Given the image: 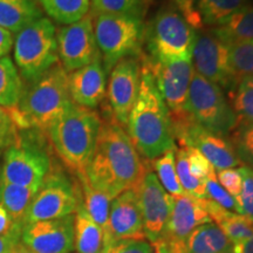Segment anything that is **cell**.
<instances>
[{"mask_svg":"<svg viewBox=\"0 0 253 253\" xmlns=\"http://www.w3.org/2000/svg\"><path fill=\"white\" fill-rule=\"evenodd\" d=\"M145 169L123 126L115 119L101 122L93 156L86 170L91 186L113 201L126 190L135 189Z\"/></svg>","mask_w":253,"mask_h":253,"instance_id":"obj_1","label":"cell"},{"mask_svg":"<svg viewBox=\"0 0 253 253\" xmlns=\"http://www.w3.org/2000/svg\"><path fill=\"white\" fill-rule=\"evenodd\" d=\"M126 126L132 144L145 160L155 161L176 148L170 114L144 63L137 99L129 114Z\"/></svg>","mask_w":253,"mask_h":253,"instance_id":"obj_2","label":"cell"},{"mask_svg":"<svg viewBox=\"0 0 253 253\" xmlns=\"http://www.w3.org/2000/svg\"><path fill=\"white\" fill-rule=\"evenodd\" d=\"M102 120L94 109L73 102L48 129L50 143L63 164L74 173L86 172Z\"/></svg>","mask_w":253,"mask_h":253,"instance_id":"obj_3","label":"cell"},{"mask_svg":"<svg viewBox=\"0 0 253 253\" xmlns=\"http://www.w3.org/2000/svg\"><path fill=\"white\" fill-rule=\"evenodd\" d=\"M69 74L56 63L25 88L18 103L30 128L48 131L73 103L69 95Z\"/></svg>","mask_w":253,"mask_h":253,"instance_id":"obj_4","label":"cell"},{"mask_svg":"<svg viewBox=\"0 0 253 253\" xmlns=\"http://www.w3.org/2000/svg\"><path fill=\"white\" fill-rule=\"evenodd\" d=\"M13 58L21 78L30 84L59 62L56 28L49 18L41 17L17 33Z\"/></svg>","mask_w":253,"mask_h":253,"instance_id":"obj_5","label":"cell"},{"mask_svg":"<svg viewBox=\"0 0 253 253\" xmlns=\"http://www.w3.org/2000/svg\"><path fill=\"white\" fill-rule=\"evenodd\" d=\"M144 34L151 59L191 61L196 31L177 9H160L144 28Z\"/></svg>","mask_w":253,"mask_h":253,"instance_id":"obj_6","label":"cell"},{"mask_svg":"<svg viewBox=\"0 0 253 253\" xmlns=\"http://www.w3.org/2000/svg\"><path fill=\"white\" fill-rule=\"evenodd\" d=\"M94 34L106 73L120 60L140 54L144 34L142 19L121 14H96Z\"/></svg>","mask_w":253,"mask_h":253,"instance_id":"obj_7","label":"cell"},{"mask_svg":"<svg viewBox=\"0 0 253 253\" xmlns=\"http://www.w3.org/2000/svg\"><path fill=\"white\" fill-rule=\"evenodd\" d=\"M188 110L195 123L220 136L232 132L239 122L221 88L196 72L189 88Z\"/></svg>","mask_w":253,"mask_h":253,"instance_id":"obj_8","label":"cell"},{"mask_svg":"<svg viewBox=\"0 0 253 253\" xmlns=\"http://www.w3.org/2000/svg\"><path fill=\"white\" fill-rule=\"evenodd\" d=\"M157 90L166 103L173 129L192 121L188 110L189 88L194 75L192 61H160L145 59Z\"/></svg>","mask_w":253,"mask_h":253,"instance_id":"obj_9","label":"cell"},{"mask_svg":"<svg viewBox=\"0 0 253 253\" xmlns=\"http://www.w3.org/2000/svg\"><path fill=\"white\" fill-rule=\"evenodd\" d=\"M47 151L30 135L20 136L4 151L1 181L27 188H40L50 170Z\"/></svg>","mask_w":253,"mask_h":253,"instance_id":"obj_10","label":"cell"},{"mask_svg":"<svg viewBox=\"0 0 253 253\" xmlns=\"http://www.w3.org/2000/svg\"><path fill=\"white\" fill-rule=\"evenodd\" d=\"M80 205V188L73 184L61 170L50 168L28 209L26 225L74 214Z\"/></svg>","mask_w":253,"mask_h":253,"instance_id":"obj_11","label":"cell"},{"mask_svg":"<svg viewBox=\"0 0 253 253\" xmlns=\"http://www.w3.org/2000/svg\"><path fill=\"white\" fill-rule=\"evenodd\" d=\"M56 41L59 59L67 73L78 71L101 56L95 40L93 17L89 14L78 23L60 28Z\"/></svg>","mask_w":253,"mask_h":253,"instance_id":"obj_12","label":"cell"},{"mask_svg":"<svg viewBox=\"0 0 253 253\" xmlns=\"http://www.w3.org/2000/svg\"><path fill=\"white\" fill-rule=\"evenodd\" d=\"M134 190L137 194L145 237L153 243L160 238L166 227L172 210L173 197L166 191L156 173L148 168Z\"/></svg>","mask_w":253,"mask_h":253,"instance_id":"obj_13","label":"cell"},{"mask_svg":"<svg viewBox=\"0 0 253 253\" xmlns=\"http://www.w3.org/2000/svg\"><path fill=\"white\" fill-rule=\"evenodd\" d=\"M192 66L196 73L220 88H230L235 84L230 67L229 46L212 32L196 33Z\"/></svg>","mask_w":253,"mask_h":253,"instance_id":"obj_14","label":"cell"},{"mask_svg":"<svg viewBox=\"0 0 253 253\" xmlns=\"http://www.w3.org/2000/svg\"><path fill=\"white\" fill-rule=\"evenodd\" d=\"M74 214L27 224L21 232L20 243L33 253L73 252Z\"/></svg>","mask_w":253,"mask_h":253,"instance_id":"obj_15","label":"cell"},{"mask_svg":"<svg viewBox=\"0 0 253 253\" xmlns=\"http://www.w3.org/2000/svg\"><path fill=\"white\" fill-rule=\"evenodd\" d=\"M141 66L136 56L120 60L110 71L107 87V97L114 119L121 126H126L138 95L141 80Z\"/></svg>","mask_w":253,"mask_h":253,"instance_id":"obj_16","label":"cell"},{"mask_svg":"<svg viewBox=\"0 0 253 253\" xmlns=\"http://www.w3.org/2000/svg\"><path fill=\"white\" fill-rule=\"evenodd\" d=\"M173 136L179 141L182 147L197 149L216 171L243 166L231 141L226 140L225 136L217 135L202 128L194 122V120L175 129Z\"/></svg>","mask_w":253,"mask_h":253,"instance_id":"obj_17","label":"cell"},{"mask_svg":"<svg viewBox=\"0 0 253 253\" xmlns=\"http://www.w3.org/2000/svg\"><path fill=\"white\" fill-rule=\"evenodd\" d=\"M121 239H147L134 189L123 191L110 203L109 217L103 229V249Z\"/></svg>","mask_w":253,"mask_h":253,"instance_id":"obj_18","label":"cell"},{"mask_svg":"<svg viewBox=\"0 0 253 253\" xmlns=\"http://www.w3.org/2000/svg\"><path fill=\"white\" fill-rule=\"evenodd\" d=\"M204 205V198H195L190 195L173 197L171 213L160 238L177 243H185L196 227L211 223Z\"/></svg>","mask_w":253,"mask_h":253,"instance_id":"obj_19","label":"cell"},{"mask_svg":"<svg viewBox=\"0 0 253 253\" xmlns=\"http://www.w3.org/2000/svg\"><path fill=\"white\" fill-rule=\"evenodd\" d=\"M69 95L75 104L94 109L100 106L107 94V73L102 58L72 72L68 78Z\"/></svg>","mask_w":253,"mask_h":253,"instance_id":"obj_20","label":"cell"},{"mask_svg":"<svg viewBox=\"0 0 253 253\" xmlns=\"http://www.w3.org/2000/svg\"><path fill=\"white\" fill-rule=\"evenodd\" d=\"M39 188H27L17 184L0 182V204L7 211L15 230L23 232L32 201Z\"/></svg>","mask_w":253,"mask_h":253,"instance_id":"obj_21","label":"cell"},{"mask_svg":"<svg viewBox=\"0 0 253 253\" xmlns=\"http://www.w3.org/2000/svg\"><path fill=\"white\" fill-rule=\"evenodd\" d=\"M186 253H233V243L216 223L196 227L185 240Z\"/></svg>","mask_w":253,"mask_h":253,"instance_id":"obj_22","label":"cell"},{"mask_svg":"<svg viewBox=\"0 0 253 253\" xmlns=\"http://www.w3.org/2000/svg\"><path fill=\"white\" fill-rule=\"evenodd\" d=\"M42 17V11L36 1L31 0H0V27L12 33Z\"/></svg>","mask_w":253,"mask_h":253,"instance_id":"obj_23","label":"cell"},{"mask_svg":"<svg viewBox=\"0 0 253 253\" xmlns=\"http://www.w3.org/2000/svg\"><path fill=\"white\" fill-rule=\"evenodd\" d=\"M74 250L78 253H102L103 231L82 204L74 214Z\"/></svg>","mask_w":253,"mask_h":253,"instance_id":"obj_24","label":"cell"},{"mask_svg":"<svg viewBox=\"0 0 253 253\" xmlns=\"http://www.w3.org/2000/svg\"><path fill=\"white\" fill-rule=\"evenodd\" d=\"M79 179V188L81 192V204L87 213L101 229H104L109 217V209L112 199L103 192L91 186L86 172L75 173Z\"/></svg>","mask_w":253,"mask_h":253,"instance_id":"obj_25","label":"cell"},{"mask_svg":"<svg viewBox=\"0 0 253 253\" xmlns=\"http://www.w3.org/2000/svg\"><path fill=\"white\" fill-rule=\"evenodd\" d=\"M212 33L226 45L237 41L253 40V6L246 5L231 17Z\"/></svg>","mask_w":253,"mask_h":253,"instance_id":"obj_26","label":"cell"},{"mask_svg":"<svg viewBox=\"0 0 253 253\" xmlns=\"http://www.w3.org/2000/svg\"><path fill=\"white\" fill-rule=\"evenodd\" d=\"M24 90L23 78L12 59L0 58V107L6 109L17 107Z\"/></svg>","mask_w":253,"mask_h":253,"instance_id":"obj_27","label":"cell"},{"mask_svg":"<svg viewBox=\"0 0 253 253\" xmlns=\"http://www.w3.org/2000/svg\"><path fill=\"white\" fill-rule=\"evenodd\" d=\"M202 24L219 27L237 11L249 5V0H192Z\"/></svg>","mask_w":253,"mask_h":253,"instance_id":"obj_28","label":"cell"},{"mask_svg":"<svg viewBox=\"0 0 253 253\" xmlns=\"http://www.w3.org/2000/svg\"><path fill=\"white\" fill-rule=\"evenodd\" d=\"M49 19L61 25L78 23L89 13L91 0H39Z\"/></svg>","mask_w":253,"mask_h":253,"instance_id":"obj_29","label":"cell"},{"mask_svg":"<svg viewBox=\"0 0 253 253\" xmlns=\"http://www.w3.org/2000/svg\"><path fill=\"white\" fill-rule=\"evenodd\" d=\"M229 99L239 121L253 122V77L237 80L230 88Z\"/></svg>","mask_w":253,"mask_h":253,"instance_id":"obj_30","label":"cell"},{"mask_svg":"<svg viewBox=\"0 0 253 253\" xmlns=\"http://www.w3.org/2000/svg\"><path fill=\"white\" fill-rule=\"evenodd\" d=\"M175 149L168 150L162 156H160L154 161V168L157 172V178L166 191L172 197L184 195L181 183L178 181L176 172V162H175Z\"/></svg>","mask_w":253,"mask_h":253,"instance_id":"obj_31","label":"cell"},{"mask_svg":"<svg viewBox=\"0 0 253 253\" xmlns=\"http://www.w3.org/2000/svg\"><path fill=\"white\" fill-rule=\"evenodd\" d=\"M151 0H91L95 14H121L143 19Z\"/></svg>","mask_w":253,"mask_h":253,"instance_id":"obj_32","label":"cell"},{"mask_svg":"<svg viewBox=\"0 0 253 253\" xmlns=\"http://www.w3.org/2000/svg\"><path fill=\"white\" fill-rule=\"evenodd\" d=\"M230 67L235 82L242 78L253 77V40L229 43Z\"/></svg>","mask_w":253,"mask_h":253,"instance_id":"obj_33","label":"cell"},{"mask_svg":"<svg viewBox=\"0 0 253 253\" xmlns=\"http://www.w3.org/2000/svg\"><path fill=\"white\" fill-rule=\"evenodd\" d=\"M175 162L177 177H178V181L181 183L185 194L192 196L195 198H207L205 181L196 178L190 171L188 150H186L185 147L176 149Z\"/></svg>","mask_w":253,"mask_h":253,"instance_id":"obj_34","label":"cell"},{"mask_svg":"<svg viewBox=\"0 0 253 253\" xmlns=\"http://www.w3.org/2000/svg\"><path fill=\"white\" fill-rule=\"evenodd\" d=\"M217 225L233 244L253 238V221L248 217L227 210Z\"/></svg>","mask_w":253,"mask_h":253,"instance_id":"obj_35","label":"cell"},{"mask_svg":"<svg viewBox=\"0 0 253 253\" xmlns=\"http://www.w3.org/2000/svg\"><path fill=\"white\" fill-rule=\"evenodd\" d=\"M230 141L243 166L253 169V122L239 121Z\"/></svg>","mask_w":253,"mask_h":253,"instance_id":"obj_36","label":"cell"},{"mask_svg":"<svg viewBox=\"0 0 253 253\" xmlns=\"http://www.w3.org/2000/svg\"><path fill=\"white\" fill-rule=\"evenodd\" d=\"M239 171L242 173L243 184L240 194L235 197V212L243 214L253 221V169L242 166Z\"/></svg>","mask_w":253,"mask_h":253,"instance_id":"obj_37","label":"cell"},{"mask_svg":"<svg viewBox=\"0 0 253 253\" xmlns=\"http://www.w3.org/2000/svg\"><path fill=\"white\" fill-rule=\"evenodd\" d=\"M205 192H207V198L216 202L217 204H219L226 210H236L235 198L219 184L217 179L216 170L211 172L205 179Z\"/></svg>","mask_w":253,"mask_h":253,"instance_id":"obj_38","label":"cell"},{"mask_svg":"<svg viewBox=\"0 0 253 253\" xmlns=\"http://www.w3.org/2000/svg\"><path fill=\"white\" fill-rule=\"evenodd\" d=\"M102 253H154L148 239H121L103 249Z\"/></svg>","mask_w":253,"mask_h":253,"instance_id":"obj_39","label":"cell"},{"mask_svg":"<svg viewBox=\"0 0 253 253\" xmlns=\"http://www.w3.org/2000/svg\"><path fill=\"white\" fill-rule=\"evenodd\" d=\"M186 150H188L189 156L190 171H191V173L196 178L205 181L208 178V176L214 171V168L211 166V163L197 149L188 147Z\"/></svg>","mask_w":253,"mask_h":253,"instance_id":"obj_40","label":"cell"},{"mask_svg":"<svg viewBox=\"0 0 253 253\" xmlns=\"http://www.w3.org/2000/svg\"><path fill=\"white\" fill-rule=\"evenodd\" d=\"M217 179L219 184L226 190L233 198L237 197L240 194L243 184L242 173L239 169L236 168H230V169L218 170L216 172Z\"/></svg>","mask_w":253,"mask_h":253,"instance_id":"obj_41","label":"cell"},{"mask_svg":"<svg viewBox=\"0 0 253 253\" xmlns=\"http://www.w3.org/2000/svg\"><path fill=\"white\" fill-rule=\"evenodd\" d=\"M151 244L154 246V253H186L185 243H177L158 238Z\"/></svg>","mask_w":253,"mask_h":253,"instance_id":"obj_42","label":"cell"},{"mask_svg":"<svg viewBox=\"0 0 253 253\" xmlns=\"http://www.w3.org/2000/svg\"><path fill=\"white\" fill-rule=\"evenodd\" d=\"M2 235H18L21 236V233L19 231L15 230L13 225V221H12L11 217L6 209L0 204V236Z\"/></svg>","mask_w":253,"mask_h":253,"instance_id":"obj_43","label":"cell"},{"mask_svg":"<svg viewBox=\"0 0 253 253\" xmlns=\"http://www.w3.org/2000/svg\"><path fill=\"white\" fill-rule=\"evenodd\" d=\"M14 34L0 27V58L8 56L14 45Z\"/></svg>","mask_w":253,"mask_h":253,"instance_id":"obj_44","label":"cell"},{"mask_svg":"<svg viewBox=\"0 0 253 253\" xmlns=\"http://www.w3.org/2000/svg\"><path fill=\"white\" fill-rule=\"evenodd\" d=\"M0 131L11 136V137H15L18 134V130L9 119L7 109L2 108V107H0Z\"/></svg>","mask_w":253,"mask_h":253,"instance_id":"obj_45","label":"cell"},{"mask_svg":"<svg viewBox=\"0 0 253 253\" xmlns=\"http://www.w3.org/2000/svg\"><path fill=\"white\" fill-rule=\"evenodd\" d=\"M18 243H20V236L18 235L0 236V253H11Z\"/></svg>","mask_w":253,"mask_h":253,"instance_id":"obj_46","label":"cell"},{"mask_svg":"<svg viewBox=\"0 0 253 253\" xmlns=\"http://www.w3.org/2000/svg\"><path fill=\"white\" fill-rule=\"evenodd\" d=\"M233 253H253V238L233 244Z\"/></svg>","mask_w":253,"mask_h":253,"instance_id":"obj_47","label":"cell"},{"mask_svg":"<svg viewBox=\"0 0 253 253\" xmlns=\"http://www.w3.org/2000/svg\"><path fill=\"white\" fill-rule=\"evenodd\" d=\"M15 137H11V136L4 134V132L0 131V151L2 149H6L8 145H11L13 143Z\"/></svg>","mask_w":253,"mask_h":253,"instance_id":"obj_48","label":"cell"},{"mask_svg":"<svg viewBox=\"0 0 253 253\" xmlns=\"http://www.w3.org/2000/svg\"><path fill=\"white\" fill-rule=\"evenodd\" d=\"M11 253H33V252H31L30 250L25 248V246L21 244V243H18V244L14 246V249L12 250Z\"/></svg>","mask_w":253,"mask_h":253,"instance_id":"obj_49","label":"cell"},{"mask_svg":"<svg viewBox=\"0 0 253 253\" xmlns=\"http://www.w3.org/2000/svg\"><path fill=\"white\" fill-rule=\"evenodd\" d=\"M0 182H1V160H0Z\"/></svg>","mask_w":253,"mask_h":253,"instance_id":"obj_50","label":"cell"},{"mask_svg":"<svg viewBox=\"0 0 253 253\" xmlns=\"http://www.w3.org/2000/svg\"><path fill=\"white\" fill-rule=\"evenodd\" d=\"M31 1H37V0H31Z\"/></svg>","mask_w":253,"mask_h":253,"instance_id":"obj_51","label":"cell"}]
</instances>
